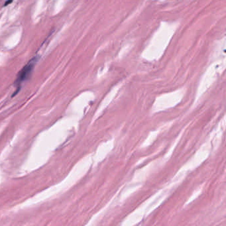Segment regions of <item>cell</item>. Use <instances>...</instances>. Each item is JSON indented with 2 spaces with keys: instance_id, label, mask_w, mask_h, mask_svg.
I'll return each mask as SVG.
<instances>
[{
  "instance_id": "1",
  "label": "cell",
  "mask_w": 226,
  "mask_h": 226,
  "mask_svg": "<svg viewBox=\"0 0 226 226\" xmlns=\"http://www.w3.org/2000/svg\"><path fill=\"white\" fill-rule=\"evenodd\" d=\"M36 61H37V59L35 58H32L29 62V63L27 64L21 70V71L19 72V74L17 76V78H16L15 82V85L17 86V90H16V92H15L14 95L17 94V92L20 90V88H21V83L29 78L32 71H33Z\"/></svg>"
},
{
  "instance_id": "2",
  "label": "cell",
  "mask_w": 226,
  "mask_h": 226,
  "mask_svg": "<svg viewBox=\"0 0 226 226\" xmlns=\"http://www.w3.org/2000/svg\"><path fill=\"white\" fill-rule=\"evenodd\" d=\"M13 0H7V1L6 2V3L4 4V6H8V5H9V4H10V3H11L12 2H13Z\"/></svg>"
}]
</instances>
